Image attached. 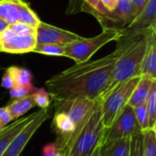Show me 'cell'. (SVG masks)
<instances>
[{"label":"cell","mask_w":156,"mask_h":156,"mask_svg":"<svg viewBox=\"0 0 156 156\" xmlns=\"http://www.w3.org/2000/svg\"><path fill=\"white\" fill-rule=\"evenodd\" d=\"M116 59L114 50L101 58L75 64L46 80L47 90L53 100L101 98L110 87Z\"/></svg>","instance_id":"6da1fadb"},{"label":"cell","mask_w":156,"mask_h":156,"mask_svg":"<svg viewBox=\"0 0 156 156\" xmlns=\"http://www.w3.org/2000/svg\"><path fill=\"white\" fill-rule=\"evenodd\" d=\"M154 29L156 27L144 31H125L122 29L121 37L116 40L117 59L107 92L122 82L141 76L143 60Z\"/></svg>","instance_id":"7a4b0ae2"},{"label":"cell","mask_w":156,"mask_h":156,"mask_svg":"<svg viewBox=\"0 0 156 156\" xmlns=\"http://www.w3.org/2000/svg\"><path fill=\"white\" fill-rule=\"evenodd\" d=\"M101 100L98 99L90 115L70 144L67 156H90L101 143L105 127L101 120Z\"/></svg>","instance_id":"3957f363"},{"label":"cell","mask_w":156,"mask_h":156,"mask_svg":"<svg viewBox=\"0 0 156 156\" xmlns=\"http://www.w3.org/2000/svg\"><path fill=\"white\" fill-rule=\"evenodd\" d=\"M122 29L104 27L102 31L92 37H81L65 47V56L73 59L76 64L83 63L90 58L103 46L111 41H116L122 35Z\"/></svg>","instance_id":"277c9868"},{"label":"cell","mask_w":156,"mask_h":156,"mask_svg":"<svg viewBox=\"0 0 156 156\" xmlns=\"http://www.w3.org/2000/svg\"><path fill=\"white\" fill-rule=\"evenodd\" d=\"M140 79L141 76H138L122 82L101 98V120L105 129L111 127L115 118L127 105Z\"/></svg>","instance_id":"5b68a950"},{"label":"cell","mask_w":156,"mask_h":156,"mask_svg":"<svg viewBox=\"0 0 156 156\" xmlns=\"http://www.w3.org/2000/svg\"><path fill=\"white\" fill-rule=\"evenodd\" d=\"M97 100H90L88 98H76L70 100H53L54 101V112H62L67 114L75 124V130L69 137L63 154L68 155V150L77 136L80 129L90 115L93 108L96 105Z\"/></svg>","instance_id":"8992f818"},{"label":"cell","mask_w":156,"mask_h":156,"mask_svg":"<svg viewBox=\"0 0 156 156\" xmlns=\"http://www.w3.org/2000/svg\"><path fill=\"white\" fill-rule=\"evenodd\" d=\"M140 133L142 131L136 120L134 109L126 105L115 118L111 127L105 129L101 144H109L122 138L131 137Z\"/></svg>","instance_id":"52a82bcc"},{"label":"cell","mask_w":156,"mask_h":156,"mask_svg":"<svg viewBox=\"0 0 156 156\" xmlns=\"http://www.w3.org/2000/svg\"><path fill=\"white\" fill-rule=\"evenodd\" d=\"M49 118V110L41 109L37 112L36 116L30 121L15 137L9 146L1 156H19L27 143L36 133V132L41 127V125Z\"/></svg>","instance_id":"ba28073f"},{"label":"cell","mask_w":156,"mask_h":156,"mask_svg":"<svg viewBox=\"0 0 156 156\" xmlns=\"http://www.w3.org/2000/svg\"><path fill=\"white\" fill-rule=\"evenodd\" d=\"M36 45V34H17L8 28L0 32V52L25 54L33 52Z\"/></svg>","instance_id":"9c48e42d"},{"label":"cell","mask_w":156,"mask_h":156,"mask_svg":"<svg viewBox=\"0 0 156 156\" xmlns=\"http://www.w3.org/2000/svg\"><path fill=\"white\" fill-rule=\"evenodd\" d=\"M36 37L37 43L38 44H58L66 46L82 37L74 32L41 21L37 27Z\"/></svg>","instance_id":"30bf717a"},{"label":"cell","mask_w":156,"mask_h":156,"mask_svg":"<svg viewBox=\"0 0 156 156\" xmlns=\"http://www.w3.org/2000/svg\"><path fill=\"white\" fill-rule=\"evenodd\" d=\"M51 126L57 136L55 144L57 145L58 152L63 154L66 144L75 130V124L67 114L55 112Z\"/></svg>","instance_id":"8fae6325"},{"label":"cell","mask_w":156,"mask_h":156,"mask_svg":"<svg viewBox=\"0 0 156 156\" xmlns=\"http://www.w3.org/2000/svg\"><path fill=\"white\" fill-rule=\"evenodd\" d=\"M156 27V0H148L141 12L128 24L125 31H144Z\"/></svg>","instance_id":"7c38bea8"},{"label":"cell","mask_w":156,"mask_h":156,"mask_svg":"<svg viewBox=\"0 0 156 156\" xmlns=\"http://www.w3.org/2000/svg\"><path fill=\"white\" fill-rule=\"evenodd\" d=\"M37 112H33L27 116L17 119L16 122L11 123L10 125H6L0 131V156L4 154L6 148L9 146L11 142L15 139V137L19 133V132L36 116Z\"/></svg>","instance_id":"4fadbf2b"},{"label":"cell","mask_w":156,"mask_h":156,"mask_svg":"<svg viewBox=\"0 0 156 156\" xmlns=\"http://www.w3.org/2000/svg\"><path fill=\"white\" fill-rule=\"evenodd\" d=\"M111 14L112 17V28H124L134 17L133 0H118L116 8Z\"/></svg>","instance_id":"5bb4252c"},{"label":"cell","mask_w":156,"mask_h":156,"mask_svg":"<svg viewBox=\"0 0 156 156\" xmlns=\"http://www.w3.org/2000/svg\"><path fill=\"white\" fill-rule=\"evenodd\" d=\"M80 10L94 16L101 23L102 27H112V17L101 4V0H81Z\"/></svg>","instance_id":"9a60e30c"},{"label":"cell","mask_w":156,"mask_h":156,"mask_svg":"<svg viewBox=\"0 0 156 156\" xmlns=\"http://www.w3.org/2000/svg\"><path fill=\"white\" fill-rule=\"evenodd\" d=\"M141 77L156 80V29H154L141 68Z\"/></svg>","instance_id":"2e32d148"},{"label":"cell","mask_w":156,"mask_h":156,"mask_svg":"<svg viewBox=\"0 0 156 156\" xmlns=\"http://www.w3.org/2000/svg\"><path fill=\"white\" fill-rule=\"evenodd\" d=\"M154 79H151L148 77H141L139 82L137 83L135 89L133 90L129 101L127 105L135 108L139 105H142L146 102V100L148 98L150 89L152 87V84L154 81H155Z\"/></svg>","instance_id":"e0dca14e"},{"label":"cell","mask_w":156,"mask_h":156,"mask_svg":"<svg viewBox=\"0 0 156 156\" xmlns=\"http://www.w3.org/2000/svg\"><path fill=\"white\" fill-rule=\"evenodd\" d=\"M35 106L36 103L34 98L32 94H29L20 99H15L11 103L6 106V109L12 116L13 120H16L21 118Z\"/></svg>","instance_id":"ac0fdd59"},{"label":"cell","mask_w":156,"mask_h":156,"mask_svg":"<svg viewBox=\"0 0 156 156\" xmlns=\"http://www.w3.org/2000/svg\"><path fill=\"white\" fill-rule=\"evenodd\" d=\"M130 137L122 138L114 142L101 145L100 156H128Z\"/></svg>","instance_id":"d6986e66"},{"label":"cell","mask_w":156,"mask_h":156,"mask_svg":"<svg viewBox=\"0 0 156 156\" xmlns=\"http://www.w3.org/2000/svg\"><path fill=\"white\" fill-rule=\"evenodd\" d=\"M22 0H0V17L8 25L18 21Z\"/></svg>","instance_id":"ffe728a7"},{"label":"cell","mask_w":156,"mask_h":156,"mask_svg":"<svg viewBox=\"0 0 156 156\" xmlns=\"http://www.w3.org/2000/svg\"><path fill=\"white\" fill-rule=\"evenodd\" d=\"M6 69L10 72L12 76L15 87H23L33 91L36 90V88L32 84V74L27 69L11 66Z\"/></svg>","instance_id":"44dd1931"},{"label":"cell","mask_w":156,"mask_h":156,"mask_svg":"<svg viewBox=\"0 0 156 156\" xmlns=\"http://www.w3.org/2000/svg\"><path fill=\"white\" fill-rule=\"evenodd\" d=\"M18 21L35 28H37L39 23L41 22L40 18L37 16L35 11H33L31 7L29 6V5L24 0H22L20 4Z\"/></svg>","instance_id":"7402d4cb"},{"label":"cell","mask_w":156,"mask_h":156,"mask_svg":"<svg viewBox=\"0 0 156 156\" xmlns=\"http://www.w3.org/2000/svg\"><path fill=\"white\" fill-rule=\"evenodd\" d=\"M145 106L149 117V129H156V80L152 84Z\"/></svg>","instance_id":"603a6c76"},{"label":"cell","mask_w":156,"mask_h":156,"mask_svg":"<svg viewBox=\"0 0 156 156\" xmlns=\"http://www.w3.org/2000/svg\"><path fill=\"white\" fill-rule=\"evenodd\" d=\"M143 133V156H156V129H147Z\"/></svg>","instance_id":"cb8c5ba5"},{"label":"cell","mask_w":156,"mask_h":156,"mask_svg":"<svg viewBox=\"0 0 156 156\" xmlns=\"http://www.w3.org/2000/svg\"><path fill=\"white\" fill-rule=\"evenodd\" d=\"M65 45L58 44H38L37 43L33 52L43 54L47 56L64 57L65 56Z\"/></svg>","instance_id":"d4e9b609"},{"label":"cell","mask_w":156,"mask_h":156,"mask_svg":"<svg viewBox=\"0 0 156 156\" xmlns=\"http://www.w3.org/2000/svg\"><path fill=\"white\" fill-rule=\"evenodd\" d=\"M143 153H144L143 133L132 135L130 137L128 156H143Z\"/></svg>","instance_id":"484cf974"},{"label":"cell","mask_w":156,"mask_h":156,"mask_svg":"<svg viewBox=\"0 0 156 156\" xmlns=\"http://www.w3.org/2000/svg\"><path fill=\"white\" fill-rule=\"evenodd\" d=\"M35 103L40 109H47L50 105V95L48 91L45 88L36 89V90L32 93Z\"/></svg>","instance_id":"4316f807"},{"label":"cell","mask_w":156,"mask_h":156,"mask_svg":"<svg viewBox=\"0 0 156 156\" xmlns=\"http://www.w3.org/2000/svg\"><path fill=\"white\" fill-rule=\"evenodd\" d=\"M133 109H134L135 117H136L138 124L141 128V131L144 132V131L149 129V117H148L145 103L139 105Z\"/></svg>","instance_id":"83f0119b"},{"label":"cell","mask_w":156,"mask_h":156,"mask_svg":"<svg viewBox=\"0 0 156 156\" xmlns=\"http://www.w3.org/2000/svg\"><path fill=\"white\" fill-rule=\"evenodd\" d=\"M7 28L14 32V33H17V34H36L37 32V28L32 27L28 25H26L24 23H21L19 21L8 25Z\"/></svg>","instance_id":"f1b7e54d"},{"label":"cell","mask_w":156,"mask_h":156,"mask_svg":"<svg viewBox=\"0 0 156 156\" xmlns=\"http://www.w3.org/2000/svg\"><path fill=\"white\" fill-rule=\"evenodd\" d=\"M34 91L27 89V88H23V87H13L10 90H9V95L11 98L13 99H20L23 97H26L29 94H32Z\"/></svg>","instance_id":"f546056e"},{"label":"cell","mask_w":156,"mask_h":156,"mask_svg":"<svg viewBox=\"0 0 156 156\" xmlns=\"http://www.w3.org/2000/svg\"><path fill=\"white\" fill-rule=\"evenodd\" d=\"M12 120L13 118L8 112L6 107L0 108V130L5 128Z\"/></svg>","instance_id":"4dcf8cb0"},{"label":"cell","mask_w":156,"mask_h":156,"mask_svg":"<svg viewBox=\"0 0 156 156\" xmlns=\"http://www.w3.org/2000/svg\"><path fill=\"white\" fill-rule=\"evenodd\" d=\"M1 86L4 87L5 89H7V90H11L13 87H15L12 76H11L10 72L7 69H5V73H4V75L2 77Z\"/></svg>","instance_id":"1f68e13d"},{"label":"cell","mask_w":156,"mask_h":156,"mask_svg":"<svg viewBox=\"0 0 156 156\" xmlns=\"http://www.w3.org/2000/svg\"><path fill=\"white\" fill-rule=\"evenodd\" d=\"M58 152V148L55 143L46 144L42 150V156H55Z\"/></svg>","instance_id":"d6a6232c"},{"label":"cell","mask_w":156,"mask_h":156,"mask_svg":"<svg viewBox=\"0 0 156 156\" xmlns=\"http://www.w3.org/2000/svg\"><path fill=\"white\" fill-rule=\"evenodd\" d=\"M133 15L135 17L144 8V6L148 2V0H133Z\"/></svg>","instance_id":"836d02e7"},{"label":"cell","mask_w":156,"mask_h":156,"mask_svg":"<svg viewBox=\"0 0 156 156\" xmlns=\"http://www.w3.org/2000/svg\"><path fill=\"white\" fill-rule=\"evenodd\" d=\"M101 2L109 12H112L118 4V0H101Z\"/></svg>","instance_id":"e575fe53"},{"label":"cell","mask_w":156,"mask_h":156,"mask_svg":"<svg viewBox=\"0 0 156 156\" xmlns=\"http://www.w3.org/2000/svg\"><path fill=\"white\" fill-rule=\"evenodd\" d=\"M7 27H8V24H7L5 20H3V19L0 17V32H2V31H4L5 29H6Z\"/></svg>","instance_id":"d590c367"},{"label":"cell","mask_w":156,"mask_h":156,"mask_svg":"<svg viewBox=\"0 0 156 156\" xmlns=\"http://www.w3.org/2000/svg\"><path fill=\"white\" fill-rule=\"evenodd\" d=\"M101 143L94 149V151L91 153V154L90 156H100V152H101Z\"/></svg>","instance_id":"8d00e7d4"},{"label":"cell","mask_w":156,"mask_h":156,"mask_svg":"<svg viewBox=\"0 0 156 156\" xmlns=\"http://www.w3.org/2000/svg\"><path fill=\"white\" fill-rule=\"evenodd\" d=\"M55 156H66L64 154H62V153H60V152H57V154H56V155Z\"/></svg>","instance_id":"74e56055"},{"label":"cell","mask_w":156,"mask_h":156,"mask_svg":"<svg viewBox=\"0 0 156 156\" xmlns=\"http://www.w3.org/2000/svg\"><path fill=\"white\" fill-rule=\"evenodd\" d=\"M0 131H1V130H0Z\"/></svg>","instance_id":"f35d334b"}]
</instances>
